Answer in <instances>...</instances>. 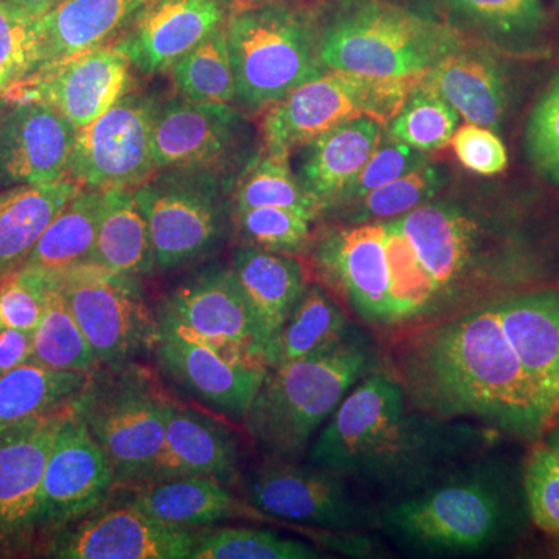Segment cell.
Returning <instances> with one entry per match:
<instances>
[{
    "instance_id": "6da1fadb",
    "label": "cell",
    "mask_w": 559,
    "mask_h": 559,
    "mask_svg": "<svg viewBox=\"0 0 559 559\" xmlns=\"http://www.w3.org/2000/svg\"><path fill=\"white\" fill-rule=\"evenodd\" d=\"M319 285L381 345L495 301L559 286L551 231L488 189L443 190L400 218L320 223Z\"/></svg>"
},
{
    "instance_id": "7a4b0ae2",
    "label": "cell",
    "mask_w": 559,
    "mask_h": 559,
    "mask_svg": "<svg viewBox=\"0 0 559 559\" xmlns=\"http://www.w3.org/2000/svg\"><path fill=\"white\" fill-rule=\"evenodd\" d=\"M382 362L411 403L436 417L532 443L557 417L507 336L498 301L385 342Z\"/></svg>"
},
{
    "instance_id": "3957f363",
    "label": "cell",
    "mask_w": 559,
    "mask_h": 559,
    "mask_svg": "<svg viewBox=\"0 0 559 559\" xmlns=\"http://www.w3.org/2000/svg\"><path fill=\"white\" fill-rule=\"evenodd\" d=\"M498 437L477 423L418 409L382 362L349 390L319 430L307 463L390 503L484 454Z\"/></svg>"
},
{
    "instance_id": "277c9868",
    "label": "cell",
    "mask_w": 559,
    "mask_h": 559,
    "mask_svg": "<svg viewBox=\"0 0 559 559\" xmlns=\"http://www.w3.org/2000/svg\"><path fill=\"white\" fill-rule=\"evenodd\" d=\"M380 509V530L389 538L430 557L502 549L521 538L530 521L522 468L488 451Z\"/></svg>"
},
{
    "instance_id": "5b68a950",
    "label": "cell",
    "mask_w": 559,
    "mask_h": 559,
    "mask_svg": "<svg viewBox=\"0 0 559 559\" xmlns=\"http://www.w3.org/2000/svg\"><path fill=\"white\" fill-rule=\"evenodd\" d=\"M373 334L353 325L344 340L267 370L246 414V430L266 457L300 460L362 378L382 366Z\"/></svg>"
},
{
    "instance_id": "8992f818",
    "label": "cell",
    "mask_w": 559,
    "mask_h": 559,
    "mask_svg": "<svg viewBox=\"0 0 559 559\" xmlns=\"http://www.w3.org/2000/svg\"><path fill=\"white\" fill-rule=\"evenodd\" d=\"M318 21L323 68L378 79L425 75L468 40L440 17L393 0H318Z\"/></svg>"
},
{
    "instance_id": "52a82bcc",
    "label": "cell",
    "mask_w": 559,
    "mask_h": 559,
    "mask_svg": "<svg viewBox=\"0 0 559 559\" xmlns=\"http://www.w3.org/2000/svg\"><path fill=\"white\" fill-rule=\"evenodd\" d=\"M238 108L260 112L326 72L319 57L318 0L237 5L226 25Z\"/></svg>"
},
{
    "instance_id": "ba28073f",
    "label": "cell",
    "mask_w": 559,
    "mask_h": 559,
    "mask_svg": "<svg viewBox=\"0 0 559 559\" xmlns=\"http://www.w3.org/2000/svg\"><path fill=\"white\" fill-rule=\"evenodd\" d=\"M170 400L156 378L132 360L98 367L73 401L112 468L117 491L145 487L164 450Z\"/></svg>"
},
{
    "instance_id": "9c48e42d",
    "label": "cell",
    "mask_w": 559,
    "mask_h": 559,
    "mask_svg": "<svg viewBox=\"0 0 559 559\" xmlns=\"http://www.w3.org/2000/svg\"><path fill=\"white\" fill-rule=\"evenodd\" d=\"M421 79L326 70L266 110L261 123L263 150L290 157L319 135L362 117L388 127Z\"/></svg>"
},
{
    "instance_id": "30bf717a",
    "label": "cell",
    "mask_w": 559,
    "mask_h": 559,
    "mask_svg": "<svg viewBox=\"0 0 559 559\" xmlns=\"http://www.w3.org/2000/svg\"><path fill=\"white\" fill-rule=\"evenodd\" d=\"M230 180L212 173L156 171L134 189L148 221L157 270L173 271L212 257L234 221Z\"/></svg>"
},
{
    "instance_id": "8fae6325",
    "label": "cell",
    "mask_w": 559,
    "mask_h": 559,
    "mask_svg": "<svg viewBox=\"0 0 559 559\" xmlns=\"http://www.w3.org/2000/svg\"><path fill=\"white\" fill-rule=\"evenodd\" d=\"M57 274L98 367L119 369L143 349H153L156 312L146 305L140 277L95 263L79 264Z\"/></svg>"
},
{
    "instance_id": "7c38bea8",
    "label": "cell",
    "mask_w": 559,
    "mask_h": 559,
    "mask_svg": "<svg viewBox=\"0 0 559 559\" xmlns=\"http://www.w3.org/2000/svg\"><path fill=\"white\" fill-rule=\"evenodd\" d=\"M246 502L266 516L334 533L380 530L381 509L336 474L299 460L266 457L245 479Z\"/></svg>"
},
{
    "instance_id": "4fadbf2b",
    "label": "cell",
    "mask_w": 559,
    "mask_h": 559,
    "mask_svg": "<svg viewBox=\"0 0 559 559\" xmlns=\"http://www.w3.org/2000/svg\"><path fill=\"white\" fill-rule=\"evenodd\" d=\"M250 151L252 131L238 106L182 97L157 106L153 127L156 171L212 173L235 183L253 157Z\"/></svg>"
},
{
    "instance_id": "5bb4252c",
    "label": "cell",
    "mask_w": 559,
    "mask_h": 559,
    "mask_svg": "<svg viewBox=\"0 0 559 559\" xmlns=\"http://www.w3.org/2000/svg\"><path fill=\"white\" fill-rule=\"evenodd\" d=\"M154 95L128 92L106 112L76 131L68 178L81 189L134 190L156 173L153 127L159 106Z\"/></svg>"
},
{
    "instance_id": "9a60e30c",
    "label": "cell",
    "mask_w": 559,
    "mask_h": 559,
    "mask_svg": "<svg viewBox=\"0 0 559 559\" xmlns=\"http://www.w3.org/2000/svg\"><path fill=\"white\" fill-rule=\"evenodd\" d=\"M156 322L157 329L178 331L230 358L264 366L252 310L230 266L212 264L183 280L160 301Z\"/></svg>"
},
{
    "instance_id": "2e32d148",
    "label": "cell",
    "mask_w": 559,
    "mask_h": 559,
    "mask_svg": "<svg viewBox=\"0 0 559 559\" xmlns=\"http://www.w3.org/2000/svg\"><path fill=\"white\" fill-rule=\"evenodd\" d=\"M117 491L112 468L73 403L62 419L47 460L38 511L39 551L53 536Z\"/></svg>"
},
{
    "instance_id": "e0dca14e",
    "label": "cell",
    "mask_w": 559,
    "mask_h": 559,
    "mask_svg": "<svg viewBox=\"0 0 559 559\" xmlns=\"http://www.w3.org/2000/svg\"><path fill=\"white\" fill-rule=\"evenodd\" d=\"M70 404L0 432V558L39 551L40 485Z\"/></svg>"
},
{
    "instance_id": "ac0fdd59",
    "label": "cell",
    "mask_w": 559,
    "mask_h": 559,
    "mask_svg": "<svg viewBox=\"0 0 559 559\" xmlns=\"http://www.w3.org/2000/svg\"><path fill=\"white\" fill-rule=\"evenodd\" d=\"M132 69L130 60L109 44L44 66L16 81L2 98L46 103L81 130L131 92Z\"/></svg>"
},
{
    "instance_id": "d6986e66",
    "label": "cell",
    "mask_w": 559,
    "mask_h": 559,
    "mask_svg": "<svg viewBox=\"0 0 559 559\" xmlns=\"http://www.w3.org/2000/svg\"><path fill=\"white\" fill-rule=\"evenodd\" d=\"M201 530L154 520L135 507L103 506L43 547L60 559H190Z\"/></svg>"
},
{
    "instance_id": "ffe728a7",
    "label": "cell",
    "mask_w": 559,
    "mask_h": 559,
    "mask_svg": "<svg viewBox=\"0 0 559 559\" xmlns=\"http://www.w3.org/2000/svg\"><path fill=\"white\" fill-rule=\"evenodd\" d=\"M153 352L165 377L210 409L240 423L270 370L168 329H157Z\"/></svg>"
},
{
    "instance_id": "44dd1931",
    "label": "cell",
    "mask_w": 559,
    "mask_h": 559,
    "mask_svg": "<svg viewBox=\"0 0 559 559\" xmlns=\"http://www.w3.org/2000/svg\"><path fill=\"white\" fill-rule=\"evenodd\" d=\"M235 0H146L116 43L143 75L170 72L175 62L226 27Z\"/></svg>"
},
{
    "instance_id": "7402d4cb",
    "label": "cell",
    "mask_w": 559,
    "mask_h": 559,
    "mask_svg": "<svg viewBox=\"0 0 559 559\" xmlns=\"http://www.w3.org/2000/svg\"><path fill=\"white\" fill-rule=\"evenodd\" d=\"M76 131L46 103H9L0 114V187L68 179Z\"/></svg>"
},
{
    "instance_id": "603a6c76",
    "label": "cell",
    "mask_w": 559,
    "mask_h": 559,
    "mask_svg": "<svg viewBox=\"0 0 559 559\" xmlns=\"http://www.w3.org/2000/svg\"><path fill=\"white\" fill-rule=\"evenodd\" d=\"M496 49L466 40L423 75L421 84L448 103L460 119L498 131L509 114L511 92Z\"/></svg>"
},
{
    "instance_id": "cb8c5ba5",
    "label": "cell",
    "mask_w": 559,
    "mask_h": 559,
    "mask_svg": "<svg viewBox=\"0 0 559 559\" xmlns=\"http://www.w3.org/2000/svg\"><path fill=\"white\" fill-rule=\"evenodd\" d=\"M230 267L252 310L264 366L271 369L283 326L310 285L307 272L296 257L249 245L235 250Z\"/></svg>"
},
{
    "instance_id": "d4e9b609",
    "label": "cell",
    "mask_w": 559,
    "mask_h": 559,
    "mask_svg": "<svg viewBox=\"0 0 559 559\" xmlns=\"http://www.w3.org/2000/svg\"><path fill=\"white\" fill-rule=\"evenodd\" d=\"M240 443L227 426L170 400L164 450L151 484L201 476L212 477L230 487L240 476Z\"/></svg>"
},
{
    "instance_id": "484cf974",
    "label": "cell",
    "mask_w": 559,
    "mask_h": 559,
    "mask_svg": "<svg viewBox=\"0 0 559 559\" xmlns=\"http://www.w3.org/2000/svg\"><path fill=\"white\" fill-rule=\"evenodd\" d=\"M384 134L385 124L362 117L319 135L296 151L299 159L294 171L318 202L320 218L342 200Z\"/></svg>"
},
{
    "instance_id": "4316f807",
    "label": "cell",
    "mask_w": 559,
    "mask_h": 559,
    "mask_svg": "<svg viewBox=\"0 0 559 559\" xmlns=\"http://www.w3.org/2000/svg\"><path fill=\"white\" fill-rule=\"evenodd\" d=\"M146 0H60L35 21V70L109 46Z\"/></svg>"
},
{
    "instance_id": "83f0119b",
    "label": "cell",
    "mask_w": 559,
    "mask_h": 559,
    "mask_svg": "<svg viewBox=\"0 0 559 559\" xmlns=\"http://www.w3.org/2000/svg\"><path fill=\"white\" fill-rule=\"evenodd\" d=\"M500 323L522 366L555 411L559 407V286L498 301Z\"/></svg>"
},
{
    "instance_id": "f1b7e54d",
    "label": "cell",
    "mask_w": 559,
    "mask_h": 559,
    "mask_svg": "<svg viewBox=\"0 0 559 559\" xmlns=\"http://www.w3.org/2000/svg\"><path fill=\"white\" fill-rule=\"evenodd\" d=\"M130 506L154 520L179 527L204 528L216 522L266 514L235 498L229 487L212 477L190 476L154 481L131 489Z\"/></svg>"
},
{
    "instance_id": "f546056e",
    "label": "cell",
    "mask_w": 559,
    "mask_h": 559,
    "mask_svg": "<svg viewBox=\"0 0 559 559\" xmlns=\"http://www.w3.org/2000/svg\"><path fill=\"white\" fill-rule=\"evenodd\" d=\"M80 189L68 178L0 190V278L20 270L51 219Z\"/></svg>"
},
{
    "instance_id": "4dcf8cb0",
    "label": "cell",
    "mask_w": 559,
    "mask_h": 559,
    "mask_svg": "<svg viewBox=\"0 0 559 559\" xmlns=\"http://www.w3.org/2000/svg\"><path fill=\"white\" fill-rule=\"evenodd\" d=\"M444 22L496 50H525L547 24L546 0H437Z\"/></svg>"
},
{
    "instance_id": "1f68e13d",
    "label": "cell",
    "mask_w": 559,
    "mask_h": 559,
    "mask_svg": "<svg viewBox=\"0 0 559 559\" xmlns=\"http://www.w3.org/2000/svg\"><path fill=\"white\" fill-rule=\"evenodd\" d=\"M90 263L121 274L148 275L156 266L148 221L134 190H108Z\"/></svg>"
},
{
    "instance_id": "d6a6232c",
    "label": "cell",
    "mask_w": 559,
    "mask_h": 559,
    "mask_svg": "<svg viewBox=\"0 0 559 559\" xmlns=\"http://www.w3.org/2000/svg\"><path fill=\"white\" fill-rule=\"evenodd\" d=\"M90 374L50 369L35 360L0 374V432L73 403Z\"/></svg>"
},
{
    "instance_id": "836d02e7",
    "label": "cell",
    "mask_w": 559,
    "mask_h": 559,
    "mask_svg": "<svg viewBox=\"0 0 559 559\" xmlns=\"http://www.w3.org/2000/svg\"><path fill=\"white\" fill-rule=\"evenodd\" d=\"M105 191L80 189L51 219L22 266L64 271L90 263L97 240Z\"/></svg>"
},
{
    "instance_id": "e575fe53",
    "label": "cell",
    "mask_w": 559,
    "mask_h": 559,
    "mask_svg": "<svg viewBox=\"0 0 559 559\" xmlns=\"http://www.w3.org/2000/svg\"><path fill=\"white\" fill-rule=\"evenodd\" d=\"M448 183L447 168L428 162L359 200L330 210L319 223L364 224L400 218L447 190Z\"/></svg>"
},
{
    "instance_id": "d590c367",
    "label": "cell",
    "mask_w": 559,
    "mask_h": 559,
    "mask_svg": "<svg viewBox=\"0 0 559 559\" xmlns=\"http://www.w3.org/2000/svg\"><path fill=\"white\" fill-rule=\"evenodd\" d=\"M353 325L355 322L333 294L319 283L308 285L280 334L274 367L337 344Z\"/></svg>"
},
{
    "instance_id": "8d00e7d4",
    "label": "cell",
    "mask_w": 559,
    "mask_h": 559,
    "mask_svg": "<svg viewBox=\"0 0 559 559\" xmlns=\"http://www.w3.org/2000/svg\"><path fill=\"white\" fill-rule=\"evenodd\" d=\"M231 207L237 210L255 207H283L297 210L320 219L318 202L301 186L290 157L277 156L261 148L246 164L231 189Z\"/></svg>"
},
{
    "instance_id": "74e56055",
    "label": "cell",
    "mask_w": 559,
    "mask_h": 559,
    "mask_svg": "<svg viewBox=\"0 0 559 559\" xmlns=\"http://www.w3.org/2000/svg\"><path fill=\"white\" fill-rule=\"evenodd\" d=\"M32 360L55 370L91 373L98 369L94 352L70 311L55 271H50L46 311L33 333Z\"/></svg>"
},
{
    "instance_id": "f35d334b",
    "label": "cell",
    "mask_w": 559,
    "mask_h": 559,
    "mask_svg": "<svg viewBox=\"0 0 559 559\" xmlns=\"http://www.w3.org/2000/svg\"><path fill=\"white\" fill-rule=\"evenodd\" d=\"M179 97L194 103L234 105L237 100L226 27L183 55L170 69Z\"/></svg>"
},
{
    "instance_id": "ab89813d",
    "label": "cell",
    "mask_w": 559,
    "mask_h": 559,
    "mask_svg": "<svg viewBox=\"0 0 559 559\" xmlns=\"http://www.w3.org/2000/svg\"><path fill=\"white\" fill-rule=\"evenodd\" d=\"M322 554L312 544L267 530L218 527L201 530L190 559H318Z\"/></svg>"
},
{
    "instance_id": "60d3db41",
    "label": "cell",
    "mask_w": 559,
    "mask_h": 559,
    "mask_svg": "<svg viewBox=\"0 0 559 559\" xmlns=\"http://www.w3.org/2000/svg\"><path fill=\"white\" fill-rule=\"evenodd\" d=\"M459 120V114L419 81L399 114L389 121L385 132L412 148L432 153L450 145Z\"/></svg>"
},
{
    "instance_id": "b9f144b4",
    "label": "cell",
    "mask_w": 559,
    "mask_h": 559,
    "mask_svg": "<svg viewBox=\"0 0 559 559\" xmlns=\"http://www.w3.org/2000/svg\"><path fill=\"white\" fill-rule=\"evenodd\" d=\"M245 245L283 253L307 255L316 221L297 210L283 207H255L234 212Z\"/></svg>"
},
{
    "instance_id": "7bdbcfd3",
    "label": "cell",
    "mask_w": 559,
    "mask_h": 559,
    "mask_svg": "<svg viewBox=\"0 0 559 559\" xmlns=\"http://www.w3.org/2000/svg\"><path fill=\"white\" fill-rule=\"evenodd\" d=\"M530 521L559 538V457L544 441H535L522 466Z\"/></svg>"
},
{
    "instance_id": "ee69618b",
    "label": "cell",
    "mask_w": 559,
    "mask_h": 559,
    "mask_svg": "<svg viewBox=\"0 0 559 559\" xmlns=\"http://www.w3.org/2000/svg\"><path fill=\"white\" fill-rule=\"evenodd\" d=\"M50 271L21 266L0 278V330L35 333L46 311Z\"/></svg>"
},
{
    "instance_id": "f6af8a7d",
    "label": "cell",
    "mask_w": 559,
    "mask_h": 559,
    "mask_svg": "<svg viewBox=\"0 0 559 559\" xmlns=\"http://www.w3.org/2000/svg\"><path fill=\"white\" fill-rule=\"evenodd\" d=\"M525 150L535 170L559 187V75L530 112Z\"/></svg>"
},
{
    "instance_id": "bcb514c9",
    "label": "cell",
    "mask_w": 559,
    "mask_h": 559,
    "mask_svg": "<svg viewBox=\"0 0 559 559\" xmlns=\"http://www.w3.org/2000/svg\"><path fill=\"white\" fill-rule=\"evenodd\" d=\"M428 154L390 138L388 132H385L378 148L373 151L370 159L367 160L362 170L359 171L352 186L345 191L342 200L333 209L347 204V202L359 200L364 194L380 189L385 183L407 175V173L428 164Z\"/></svg>"
},
{
    "instance_id": "7dc6e473",
    "label": "cell",
    "mask_w": 559,
    "mask_h": 559,
    "mask_svg": "<svg viewBox=\"0 0 559 559\" xmlns=\"http://www.w3.org/2000/svg\"><path fill=\"white\" fill-rule=\"evenodd\" d=\"M451 145L460 164L474 175L496 176L509 167L506 145L488 128L462 124L452 135Z\"/></svg>"
},
{
    "instance_id": "c3c4849f",
    "label": "cell",
    "mask_w": 559,
    "mask_h": 559,
    "mask_svg": "<svg viewBox=\"0 0 559 559\" xmlns=\"http://www.w3.org/2000/svg\"><path fill=\"white\" fill-rule=\"evenodd\" d=\"M35 21L0 3V66L17 81L35 70Z\"/></svg>"
},
{
    "instance_id": "681fc988",
    "label": "cell",
    "mask_w": 559,
    "mask_h": 559,
    "mask_svg": "<svg viewBox=\"0 0 559 559\" xmlns=\"http://www.w3.org/2000/svg\"><path fill=\"white\" fill-rule=\"evenodd\" d=\"M33 333L0 330V374L32 360Z\"/></svg>"
},
{
    "instance_id": "f907efd6",
    "label": "cell",
    "mask_w": 559,
    "mask_h": 559,
    "mask_svg": "<svg viewBox=\"0 0 559 559\" xmlns=\"http://www.w3.org/2000/svg\"><path fill=\"white\" fill-rule=\"evenodd\" d=\"M60 0H0V3L16 11L28 20H39L44 14L49 13Z\"/></svg>"
},
{
    "instance_id": "816d5d0a",
    "label": "cell",
    "mask_w": 559,
    "mask_h": 559,
    "mask_svg": "<svg viewBox=\"0 0 559 559\" xmlns=\"http://www.w3.org/2000/svg\"><path fill=\"white\" fill-rule=\"evenodd\" d=\"M544 443L550 448L551 451L559 457V423L558 425H551L547 428L546 432H544Z\"/></svg>"
},
{
    "instance_id": "f5cc1de1",
    "label": "cell",
    "mask_w": 559,
    "mask_h": 559,
    "mask_svg": "<svg viewBox=\"0 0 559 559\" xmlns=\"http://www.w3.org/2000/svg\"><path fill=\"white\" fill-rule=\"evenodd\" d=\"M17 76L14 75L11 70L2 68L0 66V97H3V94H5L7 91L10 90L11 86H13L14 83H16Z\"/></svg>"
},
{
    "instance_id": "db71d44e",
    "label": "cell",
    "mask_w": 559,
    "mask_h": 559,
    "mask_svg": "<svg viewBox=\"0 0 559 559\" xmlns=\"http://www.w3.org/2000/svg\"><path fill=\"white\" fill-rule=\"evenodd\" d=\"M237 5H250V3L267 2V0H235Z\"/></svg>"
},
{
    "instance_id": "11a10c76",
    "label": "cell",
    "mask_w": 559,
    "mask_h": 559,
    "mask_svg": "<svg viewBox=\"0 0 559 559\" xmlns=\"http://www.w3.org/2000/svg\"><path fill=\"white\" fill-rule=\"evenodd\" d=\"M7 105H9V102H7L5 98L0 97V114H2V110L7 108Z\"/></svg>"
},
{
    "instance_id": "9f6ffc18",
    "label": "cell",
    "mask_w": 559,
    "mask_h": 559,
    "mask_svg": "<svg viewBox=\"0 0 559 559\" xmlns=\"http://www.w3.org/2000/svg\"><path fill=\"white\" fill-rule=\"evenodd\" d=\"M393 2L404 3V5H409L412 2H418V0H393Z\"/></svg>"
},
{
    "instance_id": "6f0895ef",
    "label": "cell",
    "mask_w": 559,
    "mask_h": 559,
    "mask_svg": "<svg viewBox=\"0 0 559 559\" xmlns=\"http://www.w3.org/2000/svg\"><path fill=\"white\" fill-rule=\"evenodd\" d=\"M557 417H559V407H558V412H557Z\"/></svg>"
}]
</instances>
